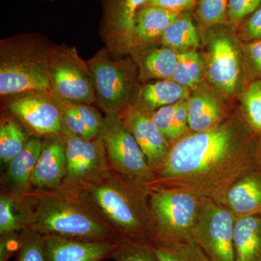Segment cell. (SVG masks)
Returning a JSON list of instances; mask_svg holds the SVG:
<instances>
[{
  "instance_id": "60d3db41",
  "label": "cell",
  "mask_w": 261,
  "mask_h": 261,
  "mask_svg": "<svg viewBox=\"0 0 261 261\" xmlns=\"http://www.w3.org/2000/svg\"><path fill=\"white\" fill-rule=\"evenodd\" d=\"M247 50L254 68L261 76V39L252 41Z\"/></svg>"
},
{
  "instance_id": "f1b7e54d",
  "label": "cell",
  "mask_w": 261,
  "mask_h": 261,
  "mask_svg": "<svg viewBox=\"0 0 261 261\" xmlns=\"http://www.w3.org/2000/svg\"><path fill=\"white\" fill-rule=\"evenodd\" d=\"M112 259L116 261H159L148 242L121 238Z\"/></svg>"
},
{
  "instance_id": "cb8c5ba5",
  "label": "cell",
  "mask_w": 261,
  "mask_h": 261,
  "mask_svg": "<svg viewBox=\"0 0 261 261\" xmlns=\"http://www.w3.org/2000/svg\"><path fill=\"white\" fill-rule=\"evenodd\" d=\"M189 91L188 87L171 80L147 84L140 91L141 106L147 110L156 111L185 99L188 95Z\"/></svg>"
},
{
  "instance_id": "1f68e13d",
  "label": "cell",
  "mask_w": 261,
  "mask_h": 261,
  "mask_svg": "<svg viewBox=\"0 0 261 261\" xmlns=\"http://www.w3.org/2000/svg\"><path fill=\"white\" fill-rule=\"evenodd\" d=\"M228 0H199L197 13L207 25L221 23L228 11Z\"/></svg>"
},
{
  "instance_id": "4fadbf2b",
  "label": "cell",
  "mask_w": 261,
  "mask_h": 261,
  "mask_svg": "<svg viewBox=\"0 0 261 261\" xmlns=\"http://www.w3.org/2000/svg\"><path fill=\"white\" fill-rule=\"evenodd\" d=\"M147 0H104V29L108 49L120 53L132 44L136 17Z\"/></svg>"
},
{
  "instance_id": "7a4b0ae2",
  "label": "cell",
  "mask_w": 261,
  "mask_h": 261,
  "mask_svg": "<svg viewBox=\"0 0 261 261\" xmlns=\"http://www.w3.org/2000/svg\"><path fill=\"white\" fill-rule=\"evenodd\" d=\"M34 216L29 230L89 242L116 243L122 238L80 187L61 185L47 191L32 190Z\"/></svg>"
},
{
  "instance_id": "d6986e66",
  "label": "cell",
  "mask_w": 261,
  "mask_h": 261,
  "mask_svg": "<svg viewBox=\"0 0 261 261\" xmlns=\"http://www.w3.org/2000/svg\"><path fill=\"white\" fill-rule=\"evenodd\" d=\"M180 16V13L155 6L144 5L136 17L132 43L148 44L161 37L163 32Z\"/></svg>"
},
{
  "instance_id": "d4e9b609",
  "label": "cell",
  "mask_w": 261,
  "mask_h": 261,
  "mask_svg": "<svg viewBox=\"0 0 261 261\" xmlns=\"http://www.w3.org/2000/svg\"><path fill=\"white\" fill-rule=\"evenodd\" d=\"M221 116L219 103L209 94H197L188 101L189 127L193 132L212 129L218 126Z\"/></svg>"
},
{
  "instance_id": "e0dca14e",
  "label": "cell",
  "mask_w": 261,
  "mask_h": 261,
  "mask_svg": "<svg viewBox=\"0 0 261 261\" xmlns=\"http://www.w3.org/2000/svg\"><path fill=\"white\" fill-rule=\"evenodd\" d=\"M44 137L32 135L23 150L10 161L2 182L3 190L25 193L32 190V178L43 147Z\"/></svg>"
},
{
  "instance_id": "7c38bea8",
  "label": "cell",
  "mask_w": 261,
  "mask_h": 261,
  "mask_svg": "<svg viewBox=\"0 0 261 261\" xmlns=\"http://www.w3.org/2000/svg\"><path fill=\"white\" fill-rule=\"evenodd\" d=\"M141 106H129L118 113L123 124L138 142L147 163L155 171L163 162L168 149L166 140L152 119V113Z\"/></svg>"
},
{
  "instance_id": "836d02e7",
  "label": "cell",
  "mask_w": 261,
  "mask_h": 261,
  "mask_svg": "<svg viewBox=\"0 0 261 261\" xmlns=\"http://www.w3.org/2000/svg\"><path fill=\"white\" fill-rule=\"evenodd\" d=\"M72 110L94 135H99L104 117L91 105H70Z\"/></svg>"
},
{
  "instance_id": "d590c367",
  "label": "cell",
  "mask_w": 261,
  "mask_h": 261,
  "mask_svg": "<svg viewBox=\"0 0 261 261\" xmlns=\"http://www.w3.org/2000/svg\"><path fill=\"white\" fill-rule=\"evenodd\" d=\"M260 5L261 0H228V15L234 21L242 20L252 14Z\"/></svg>"
},
{
  "instance_id": "5bb4252c",
  "label": "cell",
  "mask_w": 261,
  "mask_h": 261,
  "mask_svg": "<svg viewBox=\"0 0 261 261\" xmlns=\"http://www.w3.org/2000/svg\"><path fill=\"white\" fill-rule=\"evenodd\" d=\"M66 175V143L64 135L62 132L44 137L42 152L31 181L32 190H56L63 185Z\"/></svg>"
},
{
  "instance_id": "277c9868",
  "label": "cell",
  "mask_w": 261,
  "mask_h": 261,
  "mask_svg": "<svg viewBox=\"0 0 261 261\" xmlns=\"http://www.w3.org/2000/svg\"><path fill=\"white\" fill-rule=\"evenodd\" d=\"M53 46L33 35L0 43V94L8 97L34 91L51 92L49 61Z\"/></svg>"
},
{
  "instance_id": "4316f807",
  "label": "cell",
  "mask_w": 261,
  "mask_h": 261,
  "mask_svg": "<svg viewBox=\"0 0 261 261\" xmlns=\"http://www.w3.org/2000/svg\"><path fill=\"white\" fill-rule=\"evenodd\" d=\"M178 53L171 48L162 47L149 51L144 58V69L149 76L171 80L178 61Z\"/></svg>"
},
{
  "instance_id": "83f0119b",
  "label": "cell",
  "mask_w": 261,
  "mask_h": 261,
  "mask_svg": "<svg viewBox=\"0 0 261 261\" xmlns=\"http://www.w3.org/2000/svg\"><path fill=\"white\" fill-rule=\"evenodd\" d=\"M202 69V62L198 53L183 51L178 53L177 63L171 80L190 88L200 82Z\"/></svg>"
},
{
  "instance_id": "9c48e42d",
  "label": "cell",
  "mask_w": 261,
  "mask_h": 261,
  "mask_svg": "<svg viewBox=\"0 0 261 261\" xmlns=\"http://www.w3.org/2000/svg\"><path fill=\"white\" fill-rule=\"evenodd\" d=\"M9 113L32 135L45 137L63 132L61 108L51 92L34 91L7 97Z\"/></svg>"
},
{
  "instance_id": "484cf974",
  "label": "cell",
  "mask_w": 261,
  "mask_h": 261,
  "mask_svg": "<svg viewBox=\"0 0 261 261\" xmlns=\"http://www.w3.org/2000/svg\"><path fill=\"white\" fill-rule=\"evenodd\" d=\"M163 44L173 49L195 48L200 46V39L190 18L179 16L163 32Z\"/></svg>"
},
{
  "instance_id": "8fae6325",
  "label": "cell",
  "mask_w": 261,
  "mask_h": 261,
  "mask_svg": "<svg viewBox=\"0 0 261 261\" xmlns=\"http://www.w3.org/2000/svg\"><path fill=\"white\" fill-rule=\"evenodd\" d=\"M63 133L67 157V175L63 185L82 186L94 181L110 168L104 144L99 137L87 140Z\"/></svg>"
},
{
  "instance_id": "ab89813d",
  "label": "cell",
  "mask_w": 261,
  "mask_h": 261,
  "mask_svg": "<svg viewBox=\"0 0 261 261\" xmlns=\"http://www.w3.org/2000/svg\"><path fill=\"white\" fill-rule=\"evenodd\" d=\"M245 33L247 39L250 40L261 39V5L249 18L245 25Z\"/></svg>"
},
{
  "instance_id": "9a60e30c",
  "label": "cell",
  "mask_w": 261,
  "mask_h": 261,
  "mask_svg": "<svg viewBox=\"0 0 261 261\" xmlns=\"http://www.w3.org/2000/svg\"><path fill=\"white\" fill-rule=\"evenodd\" d=\"M43 237L47 261H100L112 258L119 241L100 243L56 235Z\"/></svg>"
},
{
  "instance_id": "ba28073f",
  "label": "cell",
  "mask_w": 261,
  "mask_h": 261,
  "mask_svg": "<svg viewBox=\"0 0 261 261\" xmlns=\"http://www.w3.org/2000/svg\"><path fill=\"white\" fill-rule=\"evenodd\" d=\"M87 63L93 75L96 102L106 114L119 113L132 106V76L126 62L107 48Z\"/></svg>"
},
{
  "instance_id": "f35d334b",
  "label": "cell",
  "mask_w": 261,
  "mask_h": 261,
  "mask_svg": "<svg viewBox=\"0 0 261 261\" xmlns=\"http://www.w3.org/2000/svg\"><path fill=\"white\" fill-rule=\"evenodd\" d=\"M195 0H147L145 5L159 7L171 11L180 13L193 6Z\"/></svg>"
},
{
  "instance_id": "44dd1931",
  "label": "cell",
  "mask_w": 261,
  "mask_h": 261,
  "mask_svg": "<svg viewBox=\"0 0 261 261\" xmlns=\"http://www.w3.org/2000/svg\"><path fill=\"white\" fill-rule=\"evenodd\" d=\"M148 243L159 261H212L194 239L152 238Z\"/></svg>"
},
{
  "instance_id": "3957f363",
  "label": "cell",
  "mask_w": 261,
  "mask_h": 261,
  "mask_svg": "<svg viewBox=\"0 0 261 261\" xmlns=\"http://www.w3.org/2000/svg\"><path fill=\"white\" fill-rule=\"evenodd\" d=\"M79 187L122 238L148 242L152 238L149 188L111 168Z\"/></svg>"
},
{
  "instance_id": "f546056e",
  "label": "cell",
  "mask_w": 261,
  "mask_h": 261,
  "mask_svg": "<svg viewBox=\"0 0 261 261\" xmlns=\"http://www.w3.org/2000/svg\"><path fill=\"white\" fill-rule=\"evenodd\" d=\"M243 103L249 122L261 134V80L249 84L243 94Z\"/></svg>"
},
{
  "instance_id": "8d00e7d4",
  "label": "cell",
  "mask_w": 261,
  "mask_h": 261,
  "mask_svg": "<svg viewBox=\"0 0 261 261\" xmlns=\"http://www.w3.org/2000/svg\"><path fill=\"white\" fill-rule=\"evenodd\" d=\"M23 242V231L5 233L0 238V261H8L15 252H18Z\"/></svg>"
},
{
  "instance_id": "e575fe53",
  "label": "cell",
  "mask_w": 261,
  "mask_h": 261,
  "mask_svg": "<svg viewBox=\"0 0 261 261\" xmlns=\"http://www.w3.org/2000/svg\"><path fill=\"white\" fill-rule=\"evenodd\" d=\"M176 104L164 106L152 113V119L155 126L167 141L173 140V116Z\"/></svg>"
},
{
  "instance_id": "603a6c76",
  "label": "cell",
  "mask_w": 261,
  "mask_h": 261,
  "mask_svg": "<svg viewBox=\"0 0 261 261\" xmlns=\"http://www.w3.org/2000/svg\"><path fill=\"white\" fill-rule=\"evenodd\" d=\"M32 135L11 113L2 115L0 122V159L8 165L25 147Z\"/></svg>"
},
{
  "instance_id": "ffe728a7",
  "label": "cell",
  "mask_w": 261,
  "mask_h": 261,
  "mask_svg": "<svg viewBox=\"0 0 261 261\" xmlns=\"http://www.w3.org/2000/svg\"><path fill=\"white\" fill-rule=\"evenodd\" d=\"M235 261H261V219L247 216L235 220Z\"/></svg>"
},
{
  "instance_id": "4dcf8cb0",
  "label": "cell",
  "mask_w": 261,
  "mask_h": 261,
  "mask_svg": "<svg viewBox=\"0 0 261 261\" xmlns=\"http://www.w3.org/2000/svg\"><path fill=\"white\" fill-rule=\"evenodd\" d=\"M16 261H47L44 237L30 230L23 231Z\"/></svg>"
},
{
  "instance_id": "8992f818",
  "label": "cell",
  "mask_w": 261,
  "mask_h": 261,
  "mask_svg": "<svg viewBox=\"0 0 261 261\" xmlns=\"http://www.w3.org/2000/svg\"><path fill=\"white\" fill-rule=\"evenodd\" d=\"M98 137L104 144L110 168L137 185L150 189L156 179L155 173L118 113L106 115Z\"/></svg>"
},
{
  "instance_id": "6da1fadb",
  "label": "cell",
  "mask_w": 261,
  "mask_h": 261,
  "mask_svg": "<svg viewBox=\"0 0 261 261\" xmlns=\"http://www.w3.org/2000/svg\"><path fill=\"white\" fill-rule=\"evenodd\" d=\"M245 163L233 128L220 125L187 136L169 147L154 171L156 179L151 188L181 189L210 197L236 179Z\"/></svg>"
},
{
  "instance_id": "52a82bcc",
  "label": "cell",
  "mask_w": 261,
  "mask_h": 261,
  "mask_svg": "<svg viewBox=\"0 0 261 261\" xmlns=\"http://www.w3.org/2000/svg\"><path fill=\"white\" fill-rule=\"evenodd\" d=\"M51 92L63 103L92 105L96 102L93 75L76 48L53 46L49 61Z\"/></svg>"
},
{
  "instance_id": "5b68a950",
  "label": "cell",
  "mask_w": 261,
  "mask_h": 261,
  "mask_svg": "<svg viewBox=\"0 0 261 261\" xmlns=\"http://www.w3.org/2000/svg\"><path fill=\"white\" fill-rule=\"evenodd\" d=\"M202 197L181 189H149L152 238L194 239V228L205 203Z\"/></svg>"
},
{
  "instance_id": "74e56055",
  "label": "cell",
  "mask_w": 261,
  "mask_h": 261,
  "mask_svg": "<svg viewBox=\"0 0 261 261\" xmlns=\"http://www.w3.org/2000/svg\"><path fill=\"white\" fill-rule=\"evenodd\" d=\"M188 121V101L182 99L176 103L173 116V140L183 135L187 126H189Z\"/></svg>"
},
{
  "instance_id": "30bf717a",
  "label": "cell",
  "mask_w": 261,
  "mask_h": 261,
  "mask_svg": "<svg viewBox=\"0 0 261 261\" xmlns=\"http://www.w3.org/2000/svg\"><path fill=\"white\" fill-rule=\"evenodd\" d=\"M235 220L231 211L213 202H205L193 238L212 261H235L233 228Z\"/></svg>"
},
{
  "instance_id": "7402d4cb",
  "label": "cell",
  "mask_w": 261,
  "mask_h": 261,
  "mask_svg": "<svg viewBox=\"0 0 261 261\" xmlns=\"http://www.w3.org/2000/svg\"><path fill=\"white\" fill-rule=\"evenodd\" d=\"M226 200L239 217L252 216L261 210V182L254 177L240 180L228 189Z\"/></svg>"
},
{
  "instance_id": "2e32d148",
  "label": "cell",
  "mask_w": 261,
  "mask_h": 261,
  "mask_svg": "<svg viewBox=\"0 0 261 261\" xmlns=\"http://www.w3.org/2000/svg\"><path fill=\"white\" fill-rule=\"evenodd\" d=\"M208 76L220 90L232 94L240 73V57L231 39L225 36L214 38L210 44Z\"/></svg>"
},
{
  "instance_id": "d6a6232c",
  "label": "cell",
  "mask_w": 261,
  "mask_h": 261,
  "mask_svg": "<svg viewBox=\"0 0 261 261\" xmlns=\"http://www.w3.org/2000/svg\"><path fill=\"white\" fill-rule=\"evenodd\" d=\"M61 108V123L63 132L80 137L84 140H92L97 137L81 121L78 116L72 110L69 104L60 101Z\"/></svg>"
},
{
  "instance_id": "ac0fdd59",
  "label": "cell",
  "mask_w": 261,
  "mask_h": 261,
  "mask_svg": "<svg viewBox=\"0 0 261 261\" xmlns=\"http://www.w3.org/2000/svg\"><path fill=\"white\" fill-rule=\"evenodd\" d=\"M31 191L20 193L2 190L0 235L29 229L34 216V200Z\"/></svg>"
}]
</instances>
